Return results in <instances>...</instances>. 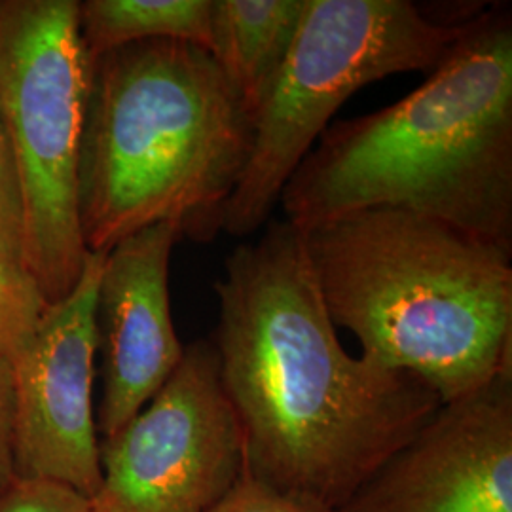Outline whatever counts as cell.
I'll return each instance as SVG.
<instances>
[{"instance_id":"obj_16","label":"cell","mask_w":512,"mask_h":512,"mask_svg":"<svg viewBox=\"0 0 512 512\" xmlns=\"http://www.w3.org/2000/svg\"><path fill=\"white\" fill-rule=\"evenodd\" d=\"M211 512H323L296 503L243 476L238 486Z\"/></svg>"},{"instance_id":"obj_3","label":"cell","mask_w":512,"mask_h":512,"mask_svg":"<svg viewBox=\"0 0 512 512\" xmlns=\"http://www.w3.org/2000/svg\"><path fill=\"white\" fill-rule=\"evenodd\" d=\"M253 147V122L213 55L150 40L90 63L78 164L80 228L90 253L173 222L209 243Z\"/></svg>"},{"instance_id":"obj_11","label":"cell","mask_w":512,"mask_h":512,"mask_svg":"<svg viewBox=\"0 0 512 512\" xmlns=\"http://www.w3.org/2000/svg\"><path fill=\"white\" fill-rule=\"evenodd\" d=\"M308 0H211V44L251 122L293 48Z\"/></svg>"},{"instance_id":"obj_10","label":"cell","mask_w":512,"mask_h":512,"mask_svg":"<svg viewBox=\"0 0 512 512\" xmlns=\"http://www.w3.org/2000/svg\"><path fill=\"white\" fill-rule=\"evenodd\" d=\"M179 241L173 222H158L105 253L95 306L103 355L97 431L103 439L137 416L183 361L169 298V262Z\"/></svg>"},{"instance_id":"obj_17","label":"cell","mask_w":512,"mask_h":512,"mask_svg":"<svg viewBox=\"0 0 512 512\" xmlns=\"http://www.w3.org/2000/svg\"><path fill=\"white\" fill-rule=\"evenodd\" d=\"M12 370L0 357V492L14 478L12 467Z\"/></svg>"},{"instance_id":"obj_8","label":"cell","mask_w":512,"mask_h":512,"mask_svg":"<svg viewBox=\"0 0 512 512\" xmlns=\"http://www.w3.org/2000/svg\"><path fill=\"white\" fill-rule=\"evenodd\" d=\"M103 262L105 253L88 255L73 291L48 306L10 357L14 476L52 480L86 497L101 482L93 382Z\"/></svg>"},{"instance_id":"obj_5","label":"cell","mask_w":512,"mask_h":512,"mask_svg":"<svg viewBox=\"0 0 512 512\" xmlns=\"http://www.w3.org/2000/svg\"><path fill=\"white\" fill-rule=\"evenodd\" d=\"M467 25H435L410 0H308L293 48L253 120L251 156L224 232H260L349 97L393 74L431 73Z\"/></svg>"},{"instance_id":"obj_9","label":"cell","mask_w":512,"mask_h":512,"mask_svg":"<svg viewBox=\"0 0 512 512\" xmlns=\"http://www.w3.org/2000/svg\"><path fill=\"white\" fill-rule=\"evenodd\" d=\"M338 512H512V370L440 404Z\"/></svg>"},{"instance_id":"obj_7","label":"cell","mask_w":512,"mask_h":512,"mask_svg":"<svg viewBox=\"0 0 512 512\" xmlns=\"http://www.w3.org/2000/svg\"><path fill=\"white\" fill-rule=\"evenodd\" d=\"M245 476L238 418L211 340L184 346L181 365L147 406L101 439L93 512H211Z\"/></svg>"},{"instance_id":"obj_6","label":"cell","mask_w":512,"mask_h":512,"mask_svg":"<svg viewBox=\"0 0 512 512\" xmlns=\"http://www.w3.org/2000/svg\"><path fill=\"white\" fill-rule=\"evenodd\" d=\"M88 90L78 0H0V118L18 171L23 266L50 304L90 255L78 209Z\"/></svg>"},{"instance_id":"obj_4","label":"cell","mask_w":512,"mask_h":512,"mask_svg":"<svg viewBox=\"0 0 512 512\" xmlns=\"http://www.w3.org/2000/svg\"><path fill=\"white\" fill-rule=\"evenodd\" d=\"M300 232L330 319L361 357L416 376L440 403L511 372V253L393 207Z\"/></svg>"},{"instance_id":"obj_14","label":"cell","mask_w":512,"mask_h":512,"mask_svg":"<svg viewBox=\"0 0 512 512\" xmlns=\"http://www.w3.org/2000/svg\"><path fill=\"white\" fill-rule=\"evenodd\" d=\"M0 512H93L90 497L65 484L14 476L0 492Z\"/></svg>"},{"instance_id":"obj_15","label":"cell","mask_w":512,"mask_h":512,"mask_svg":"<svg viewBox=\"0 0 512 512\" xmlns=\"http://www.w3.org/2000/svg\"><path fill=\"white\" fill-rule=\"evenodd\" d=\"M0 253L23 264V211L18 171L0 118Z\"/></svg>"},{"instance_id":"obj_2","label":"cell","mask_w":512,"mask_h":512,"mask_svg":"<svg viewBox=\"0 0 512 512\" xmlns=\"http://www.w3.org/2000/svg\"><path fill=\"white\" fill-rule=\"evenodd\" d=\"M308 230L393 207L512 255V10L490 2L418 90L336 122L279 198Z\"/></svg>"},{"instance_id":"obj_13","label":"cell","mask_w":512,"mask_h":512,"mask_svg":"<svg viewBox=\"0 0 512 512\" xmlns=\"http://www.w3.org/2000/svg\"><path fill=\"white\" fill-rule=\"evenodd\" d=\"M50 302L29 270L0 253V357L8 359L37 329Z\"/></svg>"},{"instance_id":"obj_12","label":"cell","mask_w":512,"mask_h":512,"mask_svg":"<svg viewBox=\"0 0 512 512\" xmlns=\"http://www.w3.org/2000/svg\"><path fill=\"white\" fill-rule=\"evenodd\" d=\"M78 33L90 63L150 40H179L209 52L211 0H84L78 2Z\"/></svg>"},{"instance_id":"obj_1","label":"cell","mask_w":512,"mask_h":512,"mask_svg":"<svg viewBox=\"0 0 512 512\" xmlns=\"http://www.w3.org/2000/svg\"><path fill=\"white\" fill-rule=\"evenodd\" d=\"M262 230L224 260L209 338L238 418L245 476L338 512L442 403L416 376L349 355L302 232L289 220Z\"/></svg>"}]
</instances>
